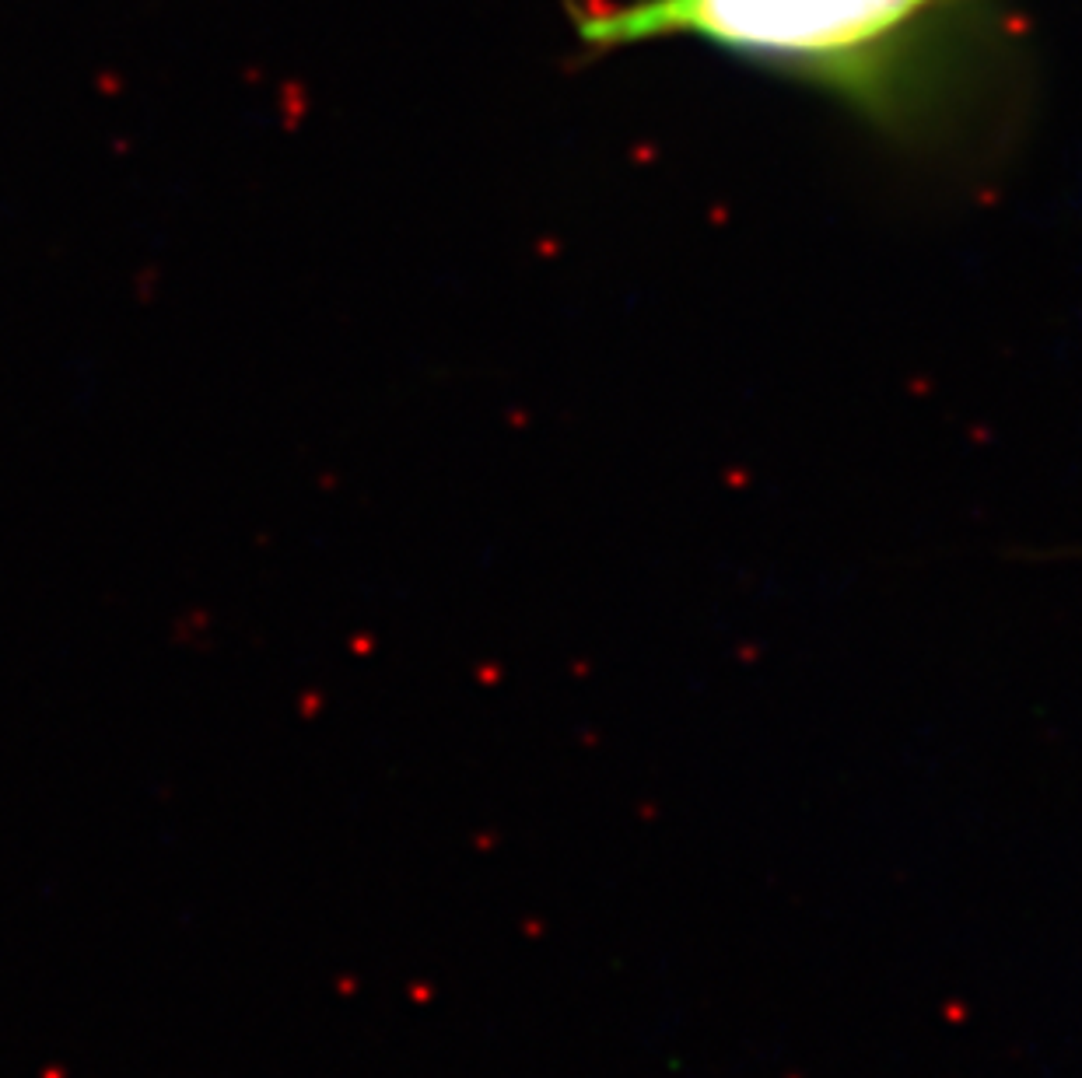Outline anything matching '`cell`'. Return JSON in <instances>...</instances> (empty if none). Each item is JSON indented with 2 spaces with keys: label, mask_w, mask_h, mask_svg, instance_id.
Instances as JSON below:
<instances>
[{
  "label": "cell",
  "mask_w": 1082,
  "mask_h": 1078,
  "mask_svg": "<svg viewBox=\"0 0 1082 1078\" xmlns=\"http://www.w3.org/2000/svg\"><path fill=\"white\" fill-rule=\"evenodd\" d=\"M568 14L589 56L701 42L900 144L942 137L995 102L1019 46L1002 0H582Z\"/></svg>",
  "instance_id": "cell-1"
}]
</instances>
